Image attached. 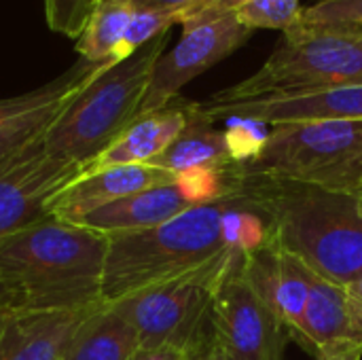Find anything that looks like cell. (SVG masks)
<instances>
[{
    "instance_id": "6da1fadb",
    "label": "cell",
    "mask_w": 362,
    "mask_h": 360,
    "mask_svg": "<svg viewBox=\"0 0 362 360\" xmlns=\"http://www.w3.org/2000/svg\"><path fill=\"white\" fill-rule=\"evenodd\" d=\"M231 197L259 210L269 238L318 278L348 286L362 274L358 195L267 178L240 166Z\"/></svg>"
},
{
    "instance_id": "7a4b0ae2",
    "label": "cell",
    "mask_w": 362,
    "mask_h": 360,
    "mask_svg": "<svg viewBox=\"0 0 362 360\" xmlns=\"http://www.w3.org/2000/svg\"><path fill=\"white\" fill-rule=\"evenodd\" d=\"M106 250L108 236L51 216L0 240V312L102 303Z\"/></svg>"
},
{
    "instance_id": "3957f363",
    "label": "cell",
    "mask_w": 362,
    "mask_h": 360,
    "mask_svg": "<svg viewBox=\"0 0 362 360\" xmlns=\"http://www.w3.org/2000/svg\"><path fill=\"white\" fill-rule=\"evenodd\" d=\"M223 204L193 206L157 227L108 236L100 301L119 303L214 259L227 248L221 240Z\"/></svg>"
},
{
    "instance_id": "277c9868",
    "label": "cell",
    "mask_w": 362,
    "mask_h": 360,
    "mask_svg": "<svg viewBox=\"0 0 362 360\" xmlns=\"http://www.w3.org/2000/svg\"><path fill=\"white\" fill-rule=\"evenodd\" d=\"M168 40L170 32H163L127 59L100 72L49 129L47 151L85 168L104 153L138 119L151 72Z\"/></svg>"
},
{
    "instance_id": "5b68a950",
    "label": "cell",
    "mask_w": 362,
    "mask_h": 360,
    "mask_svg": "<svg viewBox=\"0 0 362 360\" xmlns=\"http://www.w3.org/2000/svg\"><path fill=\"white\" fill-rule=\"evenodd\" d=\"M238 257L240 252L225 248L202 267L112 308L134 327L140 350L176 348L189 359L212 346L214 301Z\"/></svg>"
},
{
    "instance_id": "8992f818",
    "label": "cell",
    "mask_w": 362,
    "mask_h": 360,
    "mask_svg": "<svg viewBox=\"0 0 362 360\" xmlns=\"http://www.w3.org/2000/svg\"><path fill=\"white\" fill-rule=\"evenodd\" d=\"M244 168L267 178L361 195L362 119H320L274 125L261 157Z\"/></svg>"
},
{
    "instance_id": "52a82bcc",
    "label": "cell",
    "mask_w": 362,
    "mask_h": 360,
    "mask_svg": "<svg viewBox=\"0 0 362 360\" xmlns=\"http://www.w3.org/2000/svg\"><path fill=\"white\" fill-rule=\"evenodd\" d=\"M346 85H362L361 42L284 34L282 45L255 74L216 91L208 102L231 104L259 98L312 93Z\"/></svg>"
},
{
    "instance_id": "ba28073f",
    "label": "cell",
    "mask_w": 362,
    "mask_h": 360,
    "mask_svg": "<svg viewBox=\"0 0 362 360\" xmlns=\"http://www.w3.org/2000/svg\"><path fill=\"white\" fill-rule=\"evenodd\" d=\"M242 257L212 310V348L223 360H282L291 333L242 272Z\"/></svg>"
},
{
    "instance_id": "9c48e42d",
    "label": "cell",
    "mask_w": 362,
    "mask_h": 360,
    "mask_svg": "<svg viewBox=\"0 0 362 360\" xmlns=\"http://www.w3.org/2000/svg\"><path fill=\"white\" fill-rule=\"evenodd\" d=\"M255 32L233 15L182 25L180 40L157 59L138 117L155 112L174 102L185 85L235 53Z\"/></svg>"
},
{
    "instance_id": "30bf717a",
    "label": "cell",
    "mask_w": 362,
    "mask_h": 360,
    "mask_svg": "<svg viewBox=\"0 0 362 360\" xmlns=\"http://www.w3.org/2000/svg\"><path fill=\"white\" fill-rule=\"evenodd\" d=\"M85 166L47 151L45 138L0 163V240L49 219L51 199L78 176Z\"/></svg>"
},
{
    "instance_id": "8fae6325",
    "label": "cell",
    "mask_w": 362,
    "mask_h": 360,
    "mask_svg": "<svg viewBox=\"0 0 362 360\" xmlns=\"http://www.w3.org/2000/svg\"><path fill=\"white\" fill-rule=\"evenodd\" d=\"M108 66L74 62L53 81L21 95L0 98V163L40 142L72 100Z\"/></svg>"
},
{
    "instance_id": "7c38bea8",
    "label": "cell",
    "mask_w": 362,
    "mask_h": 360,
    "mask_svg": "<svg viewBox=\"0 0 362 360\" xmlns=\"http://www.w3.org/2000/svg\"><path fill=\"white\" fill-rule=\"evenodd\" d=\"M202 112L212 121H225L227 117H246L267 123L269 127L295 121H320V119H362V85L333 87L312 93L259 98L231 104L199 102Z\"/></svg>"
},
{
    "instance_id": "4fadbf2b",
    "label": "cell",
    "mask_w": 362,
    "mask_h": 360,
    "mask_svg": "<svg viewBox=\"0 0 362 360\" xmlns=\"http://www.w3.org/2000/svg\"><path fill=\"white\" fill-rule=\"evenodd\" d=\"M242 272L295 339L305 314L314 274L272 238L263 248L242 257Z\"/></svg>"
},
{
    "instance_id": "5bb4252c",
    "label": "cell",
    "mask_w": 362,
    "mask_h": 360,
    "mask_svg": "<svg viewBox=\"0 0 362 360\" xmlns=\"http://www.w3.org/2000/svg\"><path fill=\"white\" fill-rule=\"evenodd\" d=\"M170 182H174V174L151 163L115 166L98 172H85L51 199L49 216L76 225L83 216L102 206Z\"/></svg>"
},
{
    "instance_id": "9a60e30c",
    "label": "cell",
    "mask_w": 362,
    "mask_h": 360,
    "mask_svg": "<svg viewBox=\"0 0 362 360\" xmlns=\"http://www.w3.org/2000/svg\"><path fill=\"white\" fill-rule=\"evenodd\" d=\"M98 306L57 312H0V360H64L78 327Z\"/></svg>"
},
{
    "instance_id": "2e32d148",
    "label": "cell",
    "mask_w": 362,
    "mask_h": 360,
    "mask_svg": "<svg viewBox=\"0 0 362 360\" xmlns=\"http://www.w3.org/2000/svg\"><path fill=\"white\" fill-rule=\"evenodd\" d=\"M310 352L320 354L337 348H362V308L346 286L312 276L310 299L295 337Z\"/></svg>"
},
{
    "instance_id": "e0dca14e",
    "label": "cell",
    "mask_w": 362,
    "mask_h": 360,
    "mask_svg": "<svg viewBox=\"0 0 362 360\" xmlns=\"http://www.w3.org/2000/svg\"><path fill=\"white\" fill-rule=\"evenodd\" d=\"M193 102L176 98L168 106L138 117L104 153H100L85 172H98L115 166L151 163L157 159L189 125Z\"/></svg>"
},
{
    "instance_id": "ac0fdd59",
    "label": "cell",
    "mask_w": 362,
    "mask_h": 360,
    "mask_svg": "<svg viewBox=\"0 0 362 360\" xmlns=\"http://www.w3.org/2000/svg\"><path fill=\"white\" fill-rule=\"evenodd\" d=\"M189 208L193 206H189L182 193L178 191V187L170 182L146 191H138L108 206H102L91 214L83 216L76 225L104 236L142 231L168 223L170 219L182 214Z\"/></svg>"
},
{
    "instance_id": "d6986e66",
    "label": "cell",
    "mask_w": 362,
    "mask_h": 360,
    "mask_svg": "<svg viewBox=\"0 0 362 360\" xmlns=\"http://www.w3.org/2000/svg\"><path fill=\"white\" fill-rule=\"evenodd\" d=\"M151 166L161 168L170 174H180L195 168H218L227 170L235 163L227 155L223 132L214 129V123L202 112L199 102H193L191 121L185 132L157 157Z\"/></svg>"
},
{
    "instance_id": "ffe728a7",
    "label": "cell",
    "mask_w": 362,
    "mask_h": 360,
    "mask_svg": "<svg viewBox=\"0 0 362 360\" xmlns=\"http://www.w3.org/2000/svg\"><path fill=\"white\" fill-rule=\"evenodd\" d=\"M138 352L134 327L112 306L100 303L78 327L64 360H134Z\"/></svg>"
},
{
    "instance_id": "44dd1931",
    "label": "cell",
    "mask_w": 362,
    "mask_h": 360,
    "mask_svg": "<svg viewBox=\"0 0 362 360\" xmlns=\"http://www.w3.org/2000/svg\"><path fill=\"white\" fill-rule=\"evenodd\" d=\"M134 6L127 0H100L85 32L78 36L76 53L93 64H117L115 53L127 32Z\"/></svg>"
},
{
    "instance_id": "7402d4cb",
    "label": "cell",
    "mask_w": 362,
    "mask_h": 360,
    "mask_svg": "<svg viewBox=\"0 0 362 360\" xmlns=\"http://www.w3.org/2000/svg\"><path fill=\"white\" fill-rule=\"evenodd\" d=\"M284 34L362 40V0H320L303 6L297 23Z\"/></svg>"
},
{
    "instance_id": "603a6c76",
    "label": "cell",
    "mask_w": 362,
    "mask_h": 360,
    "mask_svg": "<svg viewBox=\"0 0 362 360\" xmlns=\"http://www.w3.org/2000/svg\"><path fill=\"white\" fill-rule=\"evenodd\" d=\"M221 240L240 255H250L269 242L267 219L242 199H225L221 214Z\"/></svg>"
},
{
    "instance_id": "cb8c5ba5",
    "label": "cell",
    "mask_w": 362,
    "mask_h": 360,
    "mask_svg": "<svg viewBox=\"0 0 362 360\" xmlns=\"http://www.w3.org/2000/svg\"><path fill=\"white\" fill-rule=\"evenodd\" d=\"M227 127L223 129L227 155L235 166H248L261 157L269 142L272 127L257 119L227 117Z\"/></svg>"
},
{
    "instance_id": "d4e9b609",
    "label": "cell",
    "mask_w": 362,
    "mask_h": 360,
    "mask_svg": "<svg viewBox=\"0 0 362 360\" xmlns=\"http://www.w3.org/2000/svg\"><path fill=\"white\" fill-rule=\"evenodd\" d=\"M299 0H248L238 11L235 17L242 25L255 30H291L301 17Z\"/></svg>"
},
{
    "instance_id": "484cf974",
    "label": "cell",
    "mask_w": 362,
    "mask_h": 360,
    "mask_svg": "<svg viewBox=\"0 0 362 360\" xmlns=\"http://www.w3.org/2000/svg\"><path fill=\"white\" fill-rule=\"evenodd\" d=\"M178 23L176 11H155V8H134L132 21L127 25V32L115 53V62H123L129 55H134L138 49L148 45L153 38L161 36L163 32H170V28Z\"/></svg>"
},
{
    "instance_id": "4316f807",
    "label": "cell",
    "mask_w": 362,
    "mask_h": 360,
    "mask_svg": "<svg viewBox=\"0 0 362 360\" xmlns=\"http://www.w3.org/2000/svg\"><path fill=\"white\" fill-rule=\"evenodd\" d=\"M100 0H45L49 30L78 40Z\"/></svg>"
},
{
    "instance_id": "83f0119b",
    "label": "cell",
    "mask_w": 362,
    "mask_h": 360,
    "mask_svg": "<svg viewBox=\"0 0 362 360\" xmlns=\"http://www.w3.org/2000/svg\"><path fill=\"white\" fill-rule=\"evenodd\" d=\"M248 0H195L178 13L180 25H193L210 19H218L225 15H233Z\"/></svg>"
},
{
    "instance_id": "f1b7e54d",
    "label": "cell",
    "mask_w": 362,
    "mask_h": 360,
    "mask_svg": "<svg viewBox=\"0 0 362 360\" xmlns=\"http://www.w3.org/2000/svg\"><path fill=\"white\" fill-rule=\"evenodd\" d=\"M134 8H155V11H176L180 13L195 0H127Z\"/></svg>"
},
{
    "instance_id": "f546056e",
    "label": "cell",
    "mask_w": 362,
    "mask_h": 360,
    "mask_svg": "<svg viewBox=\"0 0 362 360\" xmlns=\"http://www.w3.org/2000/svg\"><path fill=\"white\" fill-rule=\"evenodd\" d=\"M134 360H187V354L176 348H157V350H140Z\"/></svg>"
},
{
    "instance_id": "4dcf8cb0",
    "label": "cell",
    "mask_w": 362,
    "mask_h": 360,
    "mask_svg": "<svg viewBox=\"0 0 362 360\" xmlns=\"http://www.w3.org/2000/svg\"><path fill=\"white\" fill-rule=\"evenodd\" d=\"M318 360H362V348H337L316 354Z\"/></svg>"
},
{
    "instance_id": "1f68e13d",
    "label": "cell",
    "mask_w": 362,
    "mask_h": 360,
    "mask_svg": "<svg viewBox=\"0 0 362 360\" xmlns=\"http://www.w3.org/2000/svg\"><path fill=\"white\" fill-rule=\"evenodd\" d=\"M346 291H348V295H350V297L362 308V274L356 280H352V282L346 286Z\"/></svg>"
},
{
    "instance_id": "d6a6232c",
    "label": "cell",
    "mask_w": 362,
    "mask_h": 360,
    "mask_svg": "<svg viewBox=\"0 0 362 360\" xmlns=\"http://www.w3.org/2000/svg\"><path fill=\"white\" fill-rule=\"evenodd\" d=\"M187 360H223L218 356V352L210 346V348H206V350H202V352H197V354H193V356H189Z\"/></svg>"
},
{
    "instance_id": "836d02e7",
    "label": "cell",
    "mask_w": 362,
    "mask_h": 360,
    "mask_svg": "<svg viewBox=\"0 0 362 360\" xmlns=\"http://www.w3.org/2000/svg\"><path fill=\"white\" fill-rule=\"evenodd\" d=\"M358 204H361V212H362V193L358 195Z\"/></svg>"
},
{
    "instance_id": "e575fe53",
    "label": "cell",
    "mask_w": 362,
    "mask_h": 360,
    "mask_svg": "<svg viewBox=\"0 0 362 360\" xmlns=\"http://www.w3.org/2000/svg\"><path fill=\"white\" fill-rule=\"evenodd\" d=\"M361 45H362V40H361Z\"/></svg>"
}]
</instances>
